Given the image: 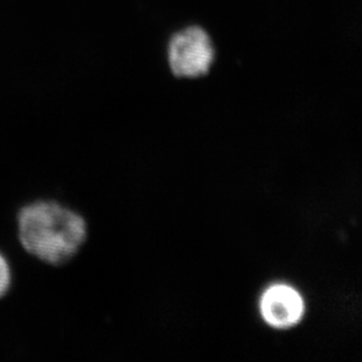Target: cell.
Masks as SVG:
<instances>
[{
    "label": "cell",
    "mask_w": 362,
    "mask_h": 362,
    "mask_svg": "<svg viewBox=\"0 0 362 362\" xmlns=\"http://www.w3.org/2000/svg\"><path fill=\"white\" fill-rule=\"evenodd\" d=\"M19 236L33 256L60 265L69 262L85 242V221L62 205L40 202L21 212Z\"/></svg>",
    "instance_id": "1"
},
{
    "label": "cell",
    "mask_w": 362,
    "mask_h": 362,
    "mask_svg": "<svg viewBox=\"0 0 362 362\" xmlns=\"http://www.w3.org/2000/svg\"><path fill=\"white\" fill-rule=\"evenodd\" d=\"M215 51L208 33L190 26L173 35L168 47L171 72L180 78H197L210 71Z\"/></svg>",
    "instance_id": "2"
},
{
    "label": "cell",
    "mask_w": 362,
    "mask_h": 362,
    "mask_svg": "<svg viewBox=\"0 0 362 362\" xmlns=\"http://www.w3.org/2000/svg\"><path fill=\"white\" fill-rule=\"evenodd\" d=\"M260 312L267 324L278 329H286L296 326L304 317V300L293 287L274 285L264 292Z\"/></svg>",
    "instance_id": "3"
},
{
    "label": "cell",
    "mask_w": 362,
    "mask_h": 362,
    "mask_svg": "<svg viewBox=\"0 0 362 362\" xmlns=\"http://www.w3.org/2000/svg\"><path fill=\"white\" fill-rule=\"evenodd\" d=\"M11 274L10 267L7 265V262L1 255H0V297H3L6 293L7 288L10 286Z\"/></svg>",
    "instance_id": "4"
}]
</instances>
